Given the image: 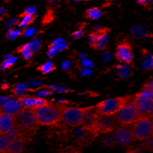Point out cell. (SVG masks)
<instances>
[{
	"label": "cell",
	"instance_id": "obj_4",
	"mask_svg": "<svg viewBox=\"0 0 153 153\" xmlns=\"http://www.w3.org/2000/svg\"><path fill=\"white\" fill-rule=\"evenodd\" d=\"M132 96L119 97L116 98H110L98 103L95 106L98 114L110 116L115 115L129 100H131Z\"/></svg>",
	"mask_w": 153,
	"mask_h": 153
},
{
	"label": "cell",
	"instance_id": "obj_19",
	"mask_svg": "<svg viewBox=\"0 0 153 153\" xmlns=\"http://www.w3.org/2000/svg\"><path fill=\"white\" fill-rule=\"evenodd\" d=\"M21 16H22V19L21 22L19 23V26H27L29 24H30L32 22H33L34 19H35V15L33 14H28L24 13L23 14H22Z\"/></svg>",
	"mask_w": 153,
	"mask_h": 153
},
{
	"label": "cell",
	"instance_id": "obj_23",
	"mask_svg": "<svg viewBox=\"0 0 153 153\" xmlns=\"http://www.w3.org/2000/svg\"><path fill=\"white\" fill-rule=\"evenodd\" d=\"M142 146L144 147L147 150L150 151V152H153V136L144 140Z\"/></svg>",
	"mask_w": 153,
	"mask_h": 153
},
{
	"label": "cell",
	"instance_id": "obj_11",
	"mask_svg": "<svg viewBox=\"0 0 153 153\" xmlns=\"http://www.w3.org/2000/svg\"><path fill=\"white\" fill-rule=\"evenodd\" d=\"M98 113L94 107H88L87 108V111L85 112V114L84 116L82 124H81V128L83 130L87 131H89L93 134V129L95 127L97 119Z\"/></svg>",
	"mask_w": 153,
	"mask_h": 153
},
{
	"label": "cell",
	"instance_id": "obj_9",
	"mask_svg": "<svg viewBox=\"0 0 153 153\" xmlns=\"http://www.w3.org/2000/svg\"><path fill=\"white\" fill-rule=\"evenodd\" d=\"M112 138L115 143L119 145H128L136 141L131 132V127L128 125H119L112 131Z\"/></svg>",
	"mask_w": 153,
	"mask_h": 153
},
{
	"label": "cell",
	"instance_id": "obj_12",
	"mask_svg": "<svg viewBox=\"0 0 153 153\" xmlns=\"http://www.w3.org/2000/svg\"><path fill=\"white\" fill-rule=\"evenodd\" d=\"M18 100L21 103L23 107L30 108H35L44 106V105L49 104L47 100H45V99H42V98L30 97H26V96L20 97Z\"/></svg>",
	"mask_w": 153,
	"mask_h": 153
},
{
	"label": "cell",
	"instance_id": "obj_1",
	"mask_svg": "<svg viewBox=\"0 0 153 153\" xmlns=\"http://www.w3.org/2000/svg\"><path fill=\"white\" fill-rule=\"evenodd\" d=\"M65 108L61 104H48L33 108L36 120L38 125L48 126L57 124L62 120V117Z\"/></svg>",
	"mask_w": 153,
	"mask_h": 153
},
{
	"label": "cell",
	"instance_id": "obj_33",
	"mask_svg": "<svg viewBox=\"0 0 153 153\" xmlns=\"http://www.w3.org/2000/svg\"><path fill=\"white\" fill-rule=\"evenodd\" d=\"M148 117H149L150 118L153 119V104H152V108H151L150 112H149V113H148Z\"/></svg>",
	"mask_w": 153,
	"mask_h": 153
},
{
	"label": "cell",
	"instance_id": "obj_20",
	"mask_svg": "<svg viewBox=\"0 0 153 153\" xmlns=\"http://www.w3.org/2000/svg\"><path fill=\"white\" fill-rule=\"evenodd\" d=\"M18 50H19V53H21L22 54V56H23L25 59H30L32 57V54H33V53L31 52L30 50L29 49L28 44L19 47L18 49Z\"/></svg>",
	"mask_w": 153,
	"mask_h": 153
},
{
	"label": "cell",
	"instance_id": "obj_21",
	"mask_svg": "<svg viewBox=\"0 0 153 153\" xmlns=\"http://www.w3.org/2000/svg\"><path fill=\"white\" fill-rule=\"evenodd\" d=\"M88 38H89V45H90L92 48H93V49H96L98 42L97 35L95 32L93 31V32H92V33L89 34Z\"/></svg>",
	"mask_w": 153,
	"mask_h": 153
},
{
	"label": "cell",
	"instance_id": "obj_14",
	"mask_svg": "<svg viewBox=\"0 0 153 153\" xmlns=\"http://www.w3.org/2000/svg\"><path fill=\"white\" fill-rule=\"evenodd\" d=\"M22 108H23V106L22 105V104L19 102V100H15L11 98L6 104L4 107L2 108L1 112L13 116V117H15Z\"/></svg>",
	"mask_w": 153,
	"mask_h": 153
},
{
	"label": "cell",
	"instance_id": "obj_15",
	"mask_svg": "<svg viewBox=\"0 0 153 153\" xmlns=\"http://www.w3.org/2000/svg\"><path fill=\"white\" fill-rule=\"evenodd\" d=\"M26 141L22 138H18L10 140L6 153H23L25 152Z\"/></svg>",
	"mask_w": 153,
	"mask_h": 153
},
{
	"label": "cell",
	"instance_id": "obj_34",
	"mask_svg": "<svg viewBox=\"0 0 153 153\" xmlns=\"http://www.w3.org/2000/svg\"><path fill=\"white\" fill-rule=\"evenodd\" d=\"M69 62H65V63H63V65H62V68L63 69H67V67L69 66Z\"/></svg>",
	"mask_w": 153,
	"mask_h": 153
},
{
	"label": "cell",
	"instance_id": "obj_2",
	"mask_svg": "<svg viewBox=\"0 0 153 153\" xmlns=\"http://www.w3.org/2000/svg\"><path fill=\"white\" fill-rule=\"evenodd\" d=\"M14 117L15 124L20 127L25 133L32 135L38 130L39 125L36 120L33 108L23 107Z\"/></svg>",
	"mask_w": 153,
	"mask_h": 153
},
{
	"label": "cell",
	"instance_id": "obj_27",
	"mask_svg": "<svg viewBox=\"0 0 153 153\" xmlns=\"http://www.w3.org/2000/svg\"><path fill=\"white\" fill-rule=\"evenodd\" d=\"M15 61H16V57H14V58H11V59L10 60H7V61H6V62L3 63V66H2V68H7V67H9V65H13L15 62Z\"/></svg>",
	"mask_w": 153,
	"mask_h": 153
},
{
	"label": "cell",
	"instance_id": "obj_10",
	"mask_svg": "<svg viewBox=\"0 0 153 153\" xmlns=\"http://www.w3.org/2000/svg\"><path fill=\"white\" fill-rule=\"evenodd\" d=\"M115 57L120 62L125 64L131 63L133 61V53L131 44L127 41H123L119 43L117 46Z\"/></svg>",
	"mask_w": 153,
	"mask_h": 153
},
{
	"label": "cell",
	"instance_id": "obj_28",
	"mask_svg": "<svg viewBox=\"0 0 153 153\" xmlns=\"http://www.w3.org/2000/svg\"><path fill=\"white\" fill-rule=\"evenodd\" d=\"M20 34V31H10L9 33V37L10 38H15Z\"/></svg>",
	"mask_w": 153,
	"mask_h": 153
},
{
	"label": "cell",
	"instance_id": "obj_18",
	"mask_svg": "<svg viewBox=\"0 0 153 153\" xmlns=\"http://www.w3.org/2000/svg\"><path fill=\"white\" fill-rule=\"evenodd\" d=\"M38 69L39 71L42 72V74H48V73L54 70L55 66L53 64V62H48L45 64H43L40 65V66H38Z\"/></svg>",
	"mask_w": 153,
	"mask_h": 153
},
{
	"label": "cell",
	"instance_id": "obj_25",
	"mask_svg": "<svg viewBox=\"0 0 153 153\" xmlns=\"http://www.w3.org/2000/svg\"><path fill=\"white\" fill-rule=\"evenodd\" d=\"M103 142H104V143H105V145L107 146H113L114 145L115 141L114 140H113V138H112V136H105V138L103 139Z\"/></svg>",
	"mask_w": 153,
	"mask_h": 153
},
{
	"label": "cell",
	"instance_id": "obj_16",
	"mask_svg": "<svg viewBox=\"0 0 153 153\" xmlns=\"http://www.w3.org/2000/svg\"><path fill=\"white\" fill-rule=\"evenodd\" d=\"M101 10L100 9H98L97 7H93L90 9H88L85 12L86 18L91 19V20H95V19H98L99 17L101 15Z\"/></svg>",
	"mask_w": 153,
	"mask_h": 153
},
{
	"label": "cell",
	"instance_id": "obj_29",
	"mask_svg": "<svg viewBox=\"0 0 153 153\" xmlns=\"http://www.w3.org/2000/svg\"><path fill=\"white\" fill-rule=\"evenodd\" d=\"M35 30H36L34 28L29 29V30H26V33H25V35H26V36L32 35V34H33V33H34Z\"/></svg>",
	"mask_w": 153,
	"mask_h": 153
},
{
	"label": "cell",
	"instance_id": "obj_24",
	"mask_svg": "<svg viewBox=\"0 0 153 153\" xmlns=\"http://www.w3.org/2000/svg\"><path fill=\"white\" fill-rule=\"evenodd\" d=\"M142 90L148 91V92L153 93V79H152L151 81L145 83V85L143 86V89Z\"/></svg>",
	"mask_w": 153,
	"mask_h": 153
},
{
	"label": "cell",
	"instance_id": "obj_6",
	"mask_svg": "<svg viewBox=\"0 0 153 153\" xmlns=\"http://www.w3.org/2000/svg\"><path fill=\"white\" fill-rule=\"evenodd\" d=\"M88 108H65L62 120L65 125L76 128L82 124L84 116Z\"/></svg>",
	"mask_w": 153,
	"mask_h": 153
},
{
	"label": "cell",
	"instance_id": "obj_35",
	"mask_svg": "<svg viewBox=\"0 0 153 153\" xmlns=\"http://www.w3.org/2000/svg\"><path fill=\"white\" fill-rule=\"evenodd\" d=\"M152 136H153V135H152Z\"/></svg>",
	"mask_w": 153,
	"mask_h": 153
},
{
	"label": "cell",
	"instance_id": "obj_13",
	"mask_svg": "<svg viewBox=\"0 0 153 153\" xmlns=\"http://www.w3.org/2000/svg\"><path fill=\"white\" fill-rule=\"evenodd\" d=\"M15 124V117L0 112V134H5Z\"/></svg>",
	"mask_w": 153,
	"mask_h": 153
},
{
	"label": "cell",
	"instance_id": "obj_5",
	"mask_svg": "<svg viewBox=\"0 0 153 153\" xmlns=\"http://www.w3.org/2000/svg\"><path fill=\"white\" fill-rule=\"evenodd\" d=\"M117 124L119 125L132 124L140 117L138 109L133 101V96L118 112L115 114Z\"/></svg>",
	"mask_w": 153,
	"mask_h": 153
},
{
	"label": "cell",
	"instance_id": "obj_7",
	"mask_svg": "<svg viewBox=\"0 0 153 153\" xmlns=\"http://www.w3.org/2000/svg\"><path fill=\"white\" fill-rule=\"evenodd\" d=\"M119 124H117L115 115L105 116V115H98L95 127L93 129V135L99 134H108L112 132Z\"/></svg>",
	"mask_w": 153,
	"mask_h": 153
},
{
	"label": "cell",
	"instance_id": "obj_17",
	"mask_svg": "<svg viewBox=\"0 0 153 153\" xmlns=\"http://www.w3.org/2000/svg\"><path fill=\"white\" fill-rule=\"evenodd\" d=\"M10 140L4 134H0V152L6 153Z\"/></svg>",
	"mask_w": 153,
	"mask_h": 153
},
{
	"label": "cell",
	"instance_id": "obj_32",
	"mask_svg": "<svg viewBox=\"0 0 153 153\" xmlns=\"http://www.w3.org/2000/svg\"><path fill=\"white\" fill-rule=\"evenodd\" d=\"M49 94H50V92H47V91H42V92L38 93V95L39 96H47Z\"/></svg>",
	"mask_w": 153,
	"mask_h": 153
},
{
	"label": "cell",
	"instance_id": "obj_30",
	"mask_svg": "<svg viewBox=\"0 0 153 153\" xmlns=\"http://www.w3.org/2000/svg\"><path fill=\"white\" fill-rule=\"evenodd\" d=\"M36 12V10L35 8H33V7H32V8H29V9H27L26 10V14H33L34 13Z\"/></svg>",
	"mask_w": 153,
	"mask_h": 153
},
{
	"label": "cell",
	"instance_id": "obj_31",
	"mask_svg": "<svg viewBox=\"0 0 153 153\" xmlns=\"http://www.w3.org/2000/svg\"><path fill=\"white\" fill-rule=\"evenodd\" d=\"M82 34H83V31H77V32H75L74 33H73V36L75 38H79L82 36Z\"/></svg>",
	"mask_w": 153,
	"mask_h": 153
},
{
	"label": "cell",
	"instance_id": "obj_3",
	"mask_svg": "<svg viewBox=\"0 0 153 153\" xmlns=\"http://www.w3.org/2000/svg\"><path fill=\"white\" fill-rule=\"evenodd\" d=\"M130 127L136 140H146L152 137L153 119L149 117H140Z\"/></svg>",
	"mask_w": 153,
	"mask_h": 153
},
{
	"label": "cell",
	"instance_id": "obj_22",
	"mask_svg": "<svg viewBox=\"0 0 153 153\" xmlns=\"http://www.w3.org/2000/svg\"><path fill=\"white\" fill-rule=\"evenodd\" d=\"M29 45V49L30 50V51L32 53L35 52L37 50H38L40 49L41 47V42L40 41L38 40V39H35V40L33 41V42L30 43L28 44Z\"/></svg>",
	"mask_w": 153,
	"mask_h": 153
},
{
	"label": "cell",
	"instance_id": "obj_8",
	"mask_svg": "<svg viewBox=\"0 0 153 153\" xmlns=\"http://www.w3.org/2000/svg\"><path fill=\"white\" fill-rule=\"evenodd\" d=\"M133 101L141 117H148L153 104V93L142 90L133 96Z\"/></svg>",
	"mask_w": 153,
	"mask_h": 153
},
{
	"label": "cell",
	"instance_id": "obj_26",
	"mask_svg": "<svg viewBox=\"0 0 153 153\" xmlns=\"http://www.w3.org/2000/svg\"><path fill=\"white\" fill-rule=\"evenodd\" d=\"M11 98L9 97H2V96H0V112L1 110L2 109V108L4 107L6 104H7Z\"/></svg>",
	"mask_w": 153,
	"mask_h": 153
}]
</instances>
